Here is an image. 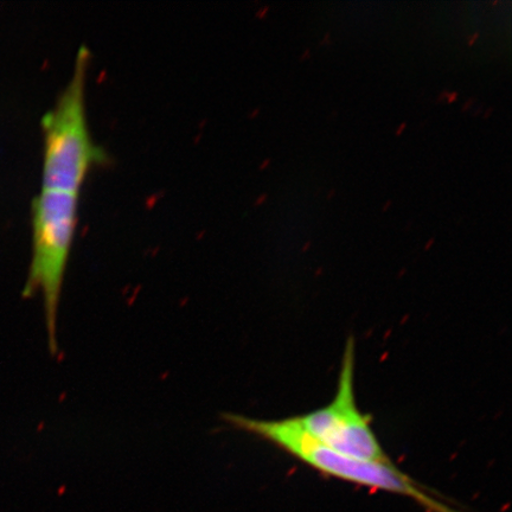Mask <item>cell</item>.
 Returning a JSON list of instances; mask_svg holds the SVG:
<instances>
[{
	"label": "cell",
	"instance_id": "obj_1",
	"mask_svg": "<svg viewBox=\"0 0 512 512\" xmlns=\"http://www.w3.org/2000/svg\"><path fill=\"white\" fill-rule=\"evenodd\" d=\"M223 419L238 430L254 434L277 446L322 475L364 488L409 497L435 512H457L428 494L393 463L364 462L343 456L319 444L304 430L297 416L281 420H255L240 414L227 413L223 414Z\"/></svg>",
	"mask_w": 512,
	"mask_h": 512
},
{
	"label": "cell",
	"instance_id": "obj_2",
	"mask_svg": "<svg viewBox=\"0 0 512 512\" xmlns=\"http://www.w3.org/2000/svg\"><path fill=\"white\" fill-rule=\"evenodd\" d=\"M88 60V49L81 48L72 79L53 110L43 117L42 190L79 194L89 169L104 160V151L94 144L87 124L85 82Z\"/></svg>",
	"mask_w": 512,
	"mask_h": 512
},
{
	"label": "cell",
	"instance_id": "obj_3",
	"mask_svg": "<svg viewBox=\"0 0 512 512\" xmlns=\"http://www.w3.org/2000/svg\"><path fill=\"white\" fill-rule=\"evenodd\" d=\"M78 203L79 194L57 190H41L32 203V259L23 296L42 294L51 354L59 351L57 318L78 222Z\"/></svg>",
	"mask_w": 512,
	"mask_h": 512
},
{
	"label": "cell",
	"instance_id": "obj_4",
	"mask_svg": "<svg viewBox=\"0 0 512 512\" xmlns=\"http://www.w3.org/2000/svg\"><path fill=\"white\" fill-rule=\"evenodd\" d=\"M355 364V341L351 337L345 344L334 399L297 418L313 439L332 451L364 462L392 463L371 427L369 416L357 406Z\"/></svg>",
	"mask_w": 512,
	"mask_h": 512
},
{
	"label": "cell",
	"instance_id": "obj_5",
	"mask_svg": "<svg viewBox=\"0 0 512 512\" xmlns=\"http://www.w3.org/2000/svg\"><path fill=\"white\" fill-rule=\"evenodd\" d=\"M477 98H470L466 101V104L462 107V112H469L473 106H475Z\"/></svg>",
	"mask_w": 512,
	"mask_h": 512
},
{
	"label": "cell",
	"instance_id": "obj_6",
	"mask_svg": "<svg viewBox=\"0 0 512 512\" xmlns=\"http://www.w3.org/2000/svg\"><path fill=\"white\" fill-rule=\"evenodd\" d=\"M331 44H332L331 34H330V32H326V34L323 38V41L320 42V46L328 47V46H331Z\"/></svg>",
	"mask_w": 512,
	"mask_h": 512
},
{
	"label": "cell",
	"instance_id": "obj_7",
	"mask_svg": "<svg viewBox=\"0 0 512 512\" xmlns=\"http://www.w3.org/2000/svg\"><path fill=\"white\" fill-rule=\"evenodd\" d=\"M478 38H479V32H476L475 35L470 36L469 40H467V46H469L470 48L475 46V43L478 41Z\"/></svg>",
	"mask_w": 512,
	"mask_h": 512
},
{
	"label": "cell",
	"instance_id": "obj_8",
	"mask_svg": "<svg viewBox=\"0 0 512 512\" xmlns=\"http://www.w3.org/2000/svg\"><path fill=\"white\" fill-rule=\"evenodd\" d=\"M458 96H459L458 92H452V93L448 94L447 100H446L447 104L451 105V104H453V102H456L458 100Z\"/></svg>",
	"mask_w": 512,
	"mask_h": 512
},
{
	"label": "cell",
	"instance_id": "obj_9",
	"mask_svg": "<svg viewBox=\"0 0 512 512\" xmlns=\"http://www.w3.org/2000/svg\"><path fill=\"white\" fill-rule=\"evenodd\" d=\"M448 94H450V92H448V91H446V89H444V91L441 92L437 98L438 104H443V102H445L447 100Z\"/></svg>",
	"mask_w": 512,
	"mask_h": 512
},
{
	"label": "cell",
	"instance_id": "obj_10",
	"mask_svg": "<svg viewBox=\"0 0 512 512\" xmlns=\"http://www.w3.org/2000/svg\"><path fill=\"white\" fill-rule=\"evenodd\" d=\"M311 57V50L309 48L305 49L304 53L300 55V62H304L306 60H309Z\"/></svg>",
	"mask_w": 512,
	"mask_h": 512
},
{
	"label": "cell",
	"instance_id": "obj_11",
	"mask_svg": "<svg viewBox=\"0 0 512 512\" xmlns=\"http://www.w3.org/2000/svg\"><path fill=\"white\" fill-rule=\"evenodd\" d=\"M407 128V123H402L399 127H398V130H396V133H395V136L396 137H400L401 134L403 133V131H405Z\"/></svg>",
	"mask_w": 512,
	"mask_h": 512
},
{
	"label": "cell",
	"instance_id": "obj_12",
	"mask_svg": "<svg viewBox=\"0 0 512 512\" xmlns=\"http://www.w3.org/2000/svg\"><path fill=\"white\" fill-rule=\"evenodd\" d=\"M495 111V108L494 107H490L488 108V111L484 112V119H489L492 115V113H494Z\"/></svg>",
	"mask_w": 512,
	"mask_h": 512
},
{
	"label": "cell",
	"instance_id": "obj_13",
	"mask_svg": "<svg viewBox=\"0 0 512 512\" xmlns=\"http://www.w3.org/2000/svg\"><path fill=\"white\" fill-rule=\"evenodd\" d=\"M392 204H393V201H392V200H388V201L386 202V204H384V207H383V209H382V210L384 211V213H386V211H388V210H389V208H390V207H392Z\"/></svg>",
	"mask_w": 512,
	"mask_h": 512
},
{
	"label": "cell",
	"instance_id": "obj_14",
	"mask_svg": "<svg viewBox=\"0 0 512 512\" xmlns=\"http://www.w3.org/2000/svg\"><path fill=\"white\" fill-rule=\"evenodd\" d=\"M483 112H484V107L478 106L477 111L475 112V114H473V117H478V115L482 114Z\"/></svg>",
	"mask_w": 512,
	"mask_h": 512
},
{
	"label": "cell",
	"instance_id": "obj_15",
	"mask_svg": "<svg viewBox=\"0 0 512 512\" xmlns=\"http://www.w3.org/2000/svg\"><path fill=\"white\" fill-rule=\"evenodd\" d=\"M335 195H336V190L332 189V190H330L329 195L326 198H328V200L330 201L331 198L334 197Z\"/></svg>",
	"mask_w": 512,
	"mask_h": 512
}]
</instances>
